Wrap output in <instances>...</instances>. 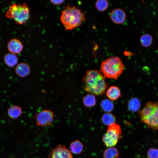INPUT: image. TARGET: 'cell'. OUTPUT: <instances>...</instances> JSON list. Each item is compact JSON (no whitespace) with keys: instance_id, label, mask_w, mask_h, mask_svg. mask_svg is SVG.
I'll return each instance as SVG.
<instances>
[{"instance_id":"1","label":"cell","mask_w":158,"mask_h":158,"mask_svg":"<svg viewBox=\"0 0 158 158\" xmlns=\"http://www.w3.org/2000/svg\"><path fill=\"white\" fill-rule=\"evenodd\" d=\"M105 78L102 73L98 70L87 71L83 79L85 90L93 95H102L106 92L108 85Z\"/></svg>"},{"instance_id":"2","label":"cell","mask_w":158,"mask_h":158,"mask_svg":"<svg viewBox=\"0 0 158 158\" xmlns=\"http://www.w3.org/2000/svg\"><path fill=\"white\" fill-rule=\"evenodd\" d=\"M60 20L66 30H71L85 20V14L79 7L68 5L62 11Z\"/></svg>"},{"instance_id":"3","label":"cell","mask_w":158,"mask_h":158,"mask_svg":"<svg viewBox=\"0 0 158 158\" xmlns=\"http://www.w3.org/2000/svg\"><path fill=\"white\" fill-rule=\"evenodd\" d=\"M139 115L141 121L148 128L158 130V102L147 103Z\"/></svg>"},{"instance_id":"4","label":"cell","mask_w":158,"mask_h":158,"mask_svg":"<svg viewBox=\"0 0 158 158\" xmlns=\"http://www.w3.org/2000/svg\"><path fill=\"white\" fill-rule=\"evenodd\" d=\"M124 69V65L121 59L117 56H112L102 62L100 71L105 77L116 80Z\"/></svg>"},{"instance_id":"5","label":"cell","mask_w":158,"mask_h":158,"mask_svg":"<svg viewBox=\"0 0 158 158\" xmlns=\"http://www.w3.org/2000/svg\"><path fill=\"white\" fill-rule=\"evenodd\" d=\"M30 10L25 2L22 4H12L6 13V16L13 19L16 23L20 25L25 23L29 19Z\"/></svg>"},{"instance_id":"6","label":"cell","mask_w":158,"mask_h":158,"mask_svg":"<svg viewBox=\"0 0 158 158\" xmlns=\"http://www.w3.org/2000/svg\"><path fill=\"white\" fill-rule=\"evenodd\" d=\"M122 136V130L120 125L115 123L108 126L106 133L102 137V141L107 147H114Z\"/></svg>"},{"instance_id":"7","label":"cell","mask_w":158,"mask_h":158,"mask_svg":"<svg viewBox=\"0 0 158 158\" xmlns=\"http://www.w3.org/2000/svg\"><path fill=\"white\" fill-rule=\"evenodd\" d=\"M54 116V113L51 110H43L35 115L36 124L38 126L42 127L49 126L52 122Z\"/></svg>"},{"instance_id":"8","label":"cell","mask_w":158,"mask_h":158,"mask_svg":"<svg viewBox=\"0 0 158 158\" xmlns=\"http://www.w3.org/2000/svg\"><path fill=\"white\" fill-rule=\"evenodd\" d=\"M48 158H73V156L65 145H59L51 150Z\"/></svg>"},{"instance_id":"9","label":"cell","mask_w":158,"mask_h":158,"mask_svg":"<svg viewBox=\"0 0 158 158\" xmlns=\"http://www.w3.org/2000/svg\"><path fill=\"white\" fill-rule=\"evenodd\" d=\"M110 17L114 23L120 24L123 23L125 20L126 15L123 10L120 8H117L111 11Z\"/></svg>"},{"instance_id":"10","label":"cell","mask_w":158,"mask_h":158,"mask_svg":"<svg viewBox=\"0 0 158 158\" xmlns=\"http://www.w3.org/2000/svg\"><path fill=\"white\" fill-rule=\"evenodd\" d=\"M7 47L9 51L15 54L20 53L23 48L20 41L16 38L12 39L8 42Z\"/></svg>"},{"instance_id":"11","label":"cell","mask_w":158,"mask_h":158,"mask_svg":"<svg viewBox=\"0 0 158 158\" xmlns=\"http://www.w3.org/2000/svg\"><path fill=\"white\" fill-rule=\"evenodd\" d=\"M30 68L25 63H21L18 64L15 69L16 74L19 77L24 78L28 75L30 72Z\"/></svg>"},{"instance_id":"12","label":"cell","mask_w":158,"mask_h":158,"mask_svg":"<svg viewBox=\"0 0 158 158\" xmlns=\"http://www.w3.org/2000/svg\"><path fill=\"white\" fill-rule=\"evenodd\" d=\"M106 95L111 101L116 100L121 96L119 89L116 86H110L107 90Z\"/></svg>"},{"instance_id":"13","label":"cell","mask_w":158,"mask_h":158,"mask_svg":"<svg viewBox=\"0 0 158 158\" xmlns=\"http://www.w3.org/2000/svg\"><path fill=\"white\" fill-rule=\"evenodd\" d=\"M22 113V108L16 105H13L10 107L7 111L8 116L12 119L16 118L19 117Z\"/></svg>"},{"instance_id":"14","label":"cell","mask_w":158,"mask_h":158,"mask_svg":"<svg viewBox=\"0 0 158 158\" xmlns=\"http://www.w3.org/2000/svg\"><path fill=\"white\" fill-rule=\"evenodd\" d=\"M4 60L8 66L12 67L17 64L18 59L15 54L9 53L5 55L4 57Z\"/></svg>"},{"instance_id":"15","label":"cell","mask_w":158,"mask_h":158,"mask_svg":"<svg viewBox=\"0 0 158 158\" xmlns=\"http://www.w3.org/2000/svg\"><path fill=\"white\" fill-rule=\"evenodd\" d=\"M83 149V145L80 141L78 140L73 141L69 146V150L71 153L79 154L82 152Z\"/></svg>"},{"instance_id":"16","label":"cell","mask_w":158,"mask_h":158,"mask_svg":"<svg viewBox=\"0 0 158 158\" xmlns=\"http://www.w3.org/2000/svg\"><path fill=\"white\" fill-rule=\"evenodd\" d=\"M119 155L118 149L114 147L107 148L103 154L104 158H118Z\"/></svg>"},{"instance_id":"17","label":"cell","mask_w":158,"mask_h":158,"mask_svg":"<svg viewBox=\"0 0 158 158\" xmlns=\"http://www.w3.org/2000/svg\"><path fill=\"white\" fill-rule=\"evenodd\" d=\"M116 118L114 116L109 113L104 114L102 116V118L103 123L108 126L116 123Z\"/></svg>"},{"instance_id":"18","label":"cell","mask_w":158,"mask_h":158,"mask_svg":"<svg viewBox=\"0 0 158 158\" xmlns=\"http://www.w3.org/2000/svg\"><path fill=\"white\" fill-rule=\"evenodd\" d=\"M83 104L86 107H92L95 105L96 103L95 96L92 94L87 95L83 98Z\"/></svg>"},{"instance_id":"19","label":"cell","mask_w":158,"mask_h":158,"mask_svg":"<svg viewBox=\"0 0 158 158\" xmlns=\"http://www.w3.org/2000/svg\"><path fill=\"white\" fill-rule=\"evenodd\" d=\"M152 41L153 39L151 36L147 34L142 35L140 39L141 44L145 47L150 46L152 43Z\"/></svg>"},{"instance_id":"20","label":"cell","mask_w":158,"mask_h":158,"mask_svg":"<svg viewBox=\"0 0 158 158\" xmlns=\"http://www.w3.org/2000/svg\"><path fill=\"white\" fill-rule=\"evenodd\" d=\"M100 106L102 110L107 113L111 111L114 108V104L112 101L107 99L101 102Z\"/></svg>"},{"instance_id":"21","label":"cell","mask_w":158,"mask_h":158,"mask_svg":"<svg viewBox=\"0 0 158 158\" xmlns=\"http://www.w3.org/2000/svg\"><path fill=\"white\" fill-rule=\"evenodd\" d=\"M140 105V100L138 98H133L131 99L128 104L129 110L133 111H136L139 109Z\"/></svg>"},{"instance_id":"22","label":"cell","mask_w":158,"mask_h":158,"mask_svg":"<svg viewBox=\"0 0 158 158\" xmlns=\"http://www.w3.org/2000/svg\"><path fill=\"white\" fill-rule=\"evenodd\" d=\"M109 5V3L107 0H98L96 2L95 6L97 10L103 11L107 9Z\"/></svg>"},{"instance_id":"23","label":"cell","mask_w":158,"mask_h":158,"mask_svg":"<svg viewBox=\"0 0 158 158\" xmlns=\"http://www.w3.org/2000/svg\"><path fill=\"white\" fill-rule=\"evenodd\" d=\"M148 158H158V149L154 148L150 149L147 152Z\"/></svg>"},{"instance_id":"24","label":"cell","mask_w":158,"mask_h":158,"mask_svg":"<svg viewBox=\"0 0 158 158\" xmlns=\"http://www.w3.org/2000/svg\"><path fill=\"white\" fill-rule=\"evenodd\" d=\"M51 3L53 4L56 5H59L62 3L64 1L63 0H50V1Z\"/></svg>"},{"instance_id":"25","label":"cell","mask_w":158,"mask_h":158,"mask_svg":"<svg viewBox=\"0 0 158 158\" xmlns=\"http://www.w3.org/2000/svg\"><path fill=\"white\" fill-rule=\"evenodd\" d=\"M124 54L125 56H132L133 54L130 51H125L124 52Z\"/></svg>"}]
</instances>
